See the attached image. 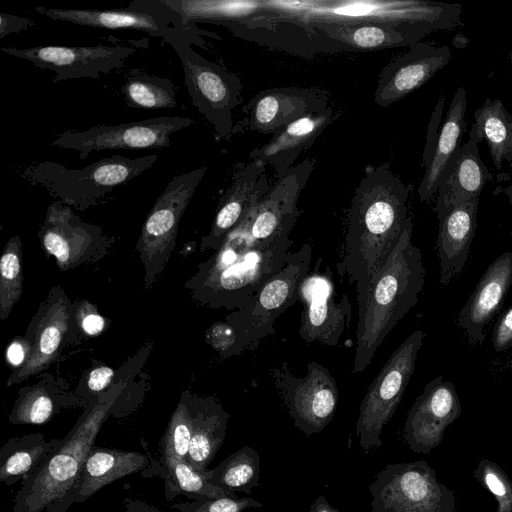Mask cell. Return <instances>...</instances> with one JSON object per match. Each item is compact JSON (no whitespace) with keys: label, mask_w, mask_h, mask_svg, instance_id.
<instances>
[{"label":"cell","mask_w":512,"mask_h":512,"mask_svg":"<svg viewBox=\"0 0 512 512\" xmlns=\"http://www.w3.org/2000/svg\"><path fill=\"white\" fill-rule=\"evenodd\" d=\"M467 109L466 89L459 87L455 92L445 119L441 124L443 108L436 106L428 126L427 140L423 153L425 172L418 188L422 202L429 201L437 193L440 176L462 143Z\"/></svg>","instance_id":"44dd1931"},{"label":"cell","mask_w":512,"mask_h":512,"mask_svg":"<svg viewBox=\"0 0 512 512\" xmlns=\"http://www.w3.org/2000/svg\"><path fill=\"white\" fill-rule=\"evenodd\" d=\"M492 344L497 352L512 347V306L509 307L493 329Z\"/></svg>","instance_id":"ee69618b"},{"label":"cell","mask_w":512,"mask_h":512,"mask_svg":"<svg viewBox=\"0 0 512 512\" xmlns=\"http://www.w3.org/2000/svg\"><path fill=\"white\" fill-rule=\"evenodd\" d=\"M157 158V155L136 159L113 155L82 169H69L46 160L25 166L19 174L57 201L83 211L102 202L116 188L149 169Z\"/></svg>","instance_id":"5b68a950"},{"label":"cell","mask_w":512,"mask_h":512,"mask_svg":"<svg viewBox=\"0 0 512 512\" xmlns=\"http://www.w3.org/2000/svg\"><path fill=\"white\" fill-rule=\"evenodd\" d=\"M479 200L475 197L438 220L437 252L443 286L458 276L466 264L477 226Z\"/></svg>","instance_id":"83f0119b"},{"label":"cell","mask_w":512,"mask_h":512,"mask_svg":"<svg viewBox=\"0 0 512 512\" xmlns=\"http://www.w3.org/2000/svg\"><path fill=\"white\" fill-rule=\"evenodd\" d=\"M196 26L164 39L178 55L192 104L214 127L218 140L228 139L233 130V109L240 104L243 86L237 74L198 54L192 43L202 44Z\"/></svg>","instance_id":"8992f818"},{"label":"cell","mask_w":512,"mask_h":512,"mask_svg":"<svg viewBox=\"0 0 512 512\" xmlns=\"http://www.w3.org/2000/svg\"><path fill=\"white\" fill-rule=\"evenodd\" d=\"M474 119L469 139L477 144L486 142L496 169H502L505 161L512 166V113L501 100L486 98Z\"/></svg>","instance_id":"d6a6232c"},{"label":"cell","mask_w":512,"mask_h":512,"mask_svg":"<svg viewBox=\"0 0 512 512\" xmlns=\"http://www.w3.org/2000/svg\"><path fill=\"white\" fill-rule=\"evenodd\" d=\"M473 477L494 496L496 512H512V482L498 464L488 459L480 460Z\"/></svg>","instance_id":"60d3db41"},{"label":"cell","mask_w":512,"mask_h":512,"mask_svg":"<svg viewBox=\"0 0 512 512\" xmlns=\"http://www.w3.org/2000/svg\"><path fill=\"white\" fill-rule=\"evenodd\" d=\"M2 52L25 59L41 69L55 73L53 83L78 78L98 79L114 69L135 52L126 46H38L31 48H1Z\"/></svg>","instance_id":"9a60e30c"},{"label":"cell","mask_w":512,"mask_h":512,"mask_svg":"<svg viewBox=\"0 0 512 512\" xmlns=\"http://www.w3.org/2000/svg\"><path fill=\"white\" fill-rule=\"evenodd\" d=\"M229 418L215 398L192 395L193 430L187 461L204 476L224 442Z\"/></svg>","instance_id":"4dcf8cb0"},{"label":"cell","mask_w":512,"mask_h":512,"mask_svg":"<svg viewBox=\"0 0 512 512\" xmlns=\"http://www.w3.org/2000/svg\"><path fill=\"white\" fill-rule=\"evenodd\" d=\"M121 92L126 105L134 109H168L177 104L171 80L137 70L127 75Z\"/></svg>","instance_id":"8d00e7d4"},{"label":"cell","mask_w":512,"mask_h":512,"mask_svg":"<svg viewBox=\"0 0 512 512\" xmlns=\"http://www.w3.org/2000/svg\"><path fill=\"white\" fill-rule=\"evenodd\" d=\"M412 219L392 253L356 292L358 322L353 372L361 373L396 324L417 304L425 283L421 250L412 243Z\"/></svg>","instance_id":"3957f363"},{"label":"cell","mask_w":512,"mask_h":512,"mask_svg":"<svg viewBox=\"0 0 512 512\" xmlns=\"http://www.w3.org/2000/svg\"><path fill=\"white\" fill-rule=\"evenodd\" d=\"M162 3L181 17L185 28L198 22L226 27L262 17L266 12L265 1L162 0Z\"/></svg>","instance_id":"1f68e13d"},{"label":"cell","mask_w":512,"mask_h":512,"mask_svg":"<svg viewBox=\"0 0 512 512\" xmlns=\"http://www.w3.org/2000/svg\"><path fill=\"white\" fill-rule=\"evenodd\" d=\"M226 28L241 39L306 58L319 53L350 51L343 43L330 39L294 19L277 20L265 14L245 23L227 25Z\"/></svg>","instance_id":"7402d4cb"},{"label":"cell","mask_w":512,"mask_h":512,"mask_svg":"<svg viewBox=\"0 0 512 512\" xmlns=\"http://www.w3.org/2000/svg\"><path fill=\"white\" fill-rule=\"evenodd\" d=\"M266 164L252 160L234 173L231 185L219 198L209 233L202 238V250L215 251L225 236L239 225L253 207L269 192Z\"/></svg>","instance_id":"603a6c76"},{"label":"cell","mask_w":512,"mask_h":512,"mask_svg":"<svg viewBox=\"0 0 512 512\" xmlns=\"http://www.w3.org/2000/svg\"><path fill=\"white\" fill-rule=\"evenodd\" d=\"M511 285L512 253L504 252L488 266L458 314L457 323L470 343L482 344L484 328L502 307Z\"/></svg>","instance_id":"d4e9b609"},{"label":"cell","mask_w":512,"mask_h":512,"mask_svg":"<svg viewBox=\"0 0 512 512\" xmlns=\"http://www.w3.org/2000/svg\"><path fill=\"white\" fill-rule=\"evenodd\" d=\"M69 320L67 298L62 293L52 294L41 309L32 347L25 364L18 368L7 381V386L26 380L46 369L56 358Z\"/></svg>","instance_id":"f546056e"},{"label":"cell","mask_w":512,"mask_h":512,"mask_svg":"<svg viewBox=\"0 0 512 512\" xmlns=\"http://www.w3.org/2000/svg\"><path fill=\"white\" fill-rule=\"evenodd\" d=\"M269 375L298 428L306 436L319 433L331 422L339 391L329 370L318 362L307 365L304 377L295 376L286 362L272 367Z\"/></svg>","instance_id":"8fae6325"},{"label":"cell","mask_w":512,"mask_h":512,"mask_svg":"<svg viewBox=\"0 0 512 512\" xmlns=\"http://www.w3.org/2000/svg\"><path fill=\"white\" fill-rule=\"evenodd\" d=\"M205 477L224 490L251 495L252 489L260 486V455L254 448L244 446L209 469Z\"/></svg>","instance_id":"d590c367"},{"label":"cell","mask_w":512,"mask_h":512,"mask_svg":"<svg viewBox=\"0 0 512 512\" xmlns=\"http://www.w3.org/2000/svg\"><path fill=\"white\" fill-rule=\"evenodd\" d=\"M55 408V401L47 390L34 386L20 393L8 420L12 424L41 425L51 419Z\"/></svg>","instance_id":"ab89813d"},{"label":"cell","mask_w":512,"mask_h":512,"mask_svg":"<svg viewBox=\"0 0 512 512\" xmlns=\"http://www.w3.org/2000/svg\"><path fill=\"white\" fill-rule=\"evenodd\" d=\"M162 463L167 500H172L177 495L186 496L189 500L219 497L238 498L235 492L224 490L210 483L187 459L162 455Z\"/></svg>","instance_id":"e575fe53"},{"label":"cell","mask_w":512,"mask_h":512,"mask_svg":"<svg viewBox=\"0 0 512 512\" xmlns=\"http://www.w3.org/2000/svg\"><path fill=\"white\" fill-rule=\"evenodd\" d=\"M193 119L161 116L119 125H100L83 131L68 130L52 146L75 150L84 160L93 151L160 149L171 145L170 136L190 126Z\"/></svg>","instance_id":"7c38bea8"},{"label":"cell","mask_w":512,"mask_h":512,"mask_svg":"<svg viewBox=\"0 0 512 512\" xmlns=\"http://www.w3.org/2000/svg\"><path fill=\"white\" fill-rule=\"evenodd\" d=\"M424 336L420 330L410 334L391 354L364 395L356 421V435L365 453L382 446L383 428L404 395Z\"/></svg>","instance_id":"9c48e42d"},{"label":"cell","mask_w":512,"mask_h":512,"mask_svg":"<svg viewBox=\"0 0 512 512\" xmlns=\"http://www.w3.org/2000/svg\"><path fill=\"white\" fill-rule=\"evenodd\" d=\"M33 25V21L28 18L2 12L0 14V38H4L11 33H18Z\"/></svg>","instance_id":"7dc6e473"},{"label":"cell","mask_w":512,"mask_h":512,"mask_svg":"<svg viewBox=\"0 0 512 512\" xmlns=\"http://www.w3.org/2000/svg\"><path fill=\"white\" fill-rule=\"evenodd\" d=\"M314 168L311 158L293 166L247 214L244 220L254 244L289 236L301 214L298 199Z\"/></svg>","instance_id":"2e32d148"},{"label":"cell","mask_w":512,"mask_h":512,"mask_svg":"<svg viewBox=\"0 0 512 512\" xmlns=\"http://www.w3.org/2000/svg\"><path fill=\"white\" fill-rule=\"evenodd\" d=\"M503 192L505 195H507V197L509 198V203L512 205V184L505 187L503 189Z\"/></svg>","instance_id":"f907efd6"},{"label":"cell","mask_w":512,"mask_h":512,"mask_svg":"<svg viewBox=\"0 0 512 512\" xmlns=\"http://www.w3.org/2000/svg\"><path fill=\"white\" fill-rule=\"evenodd\" d=\"M44 250L54 256L61 270L88 261L96 248H103L106 237L102 230L84 222L72 209L59 202L51 203L39 231Z\"/></svg>","instance_id":"ac0fdd59"},{"label":"cell","mask_w":512,"mask_h":512,"mask_svg":"<svg viewBox=\"0 0 512 512\" xmlns=\"http://www.w3.org/2000/svg\"><path fill=\"white\" fill-rule=\"evenodd\" d=\"M300 23L343 43L350 51L411 46L434 31L425 25L388 21L314 20Z\"/></svg>","instance_id":"cb8c5ba5"},{"label":"cell","mask_w":512,"mask_h":512,"mask_svg":"<svg viewBox=\"0 0 512 512\" xmlns=\"http://www.w3.org/2000/svg\"><path fill=\"white\" fill-rule=\"evenodd\" d=\"M333 107L301 117L272 135L270 141L254 148L249 157L269 164L277 179L293 167L298 156L312 146L321 133L334 121Z\"/></svg>","instance_id":"4316f807"},{"label":"cell","mask_w":512,"mask_h":512,"mask_svg":"<svg viewBox=\"0 0 512 512\" xmlns=\"http://www.w3.org/2000/svg\"><path fill=\"white\" fill-rule=\"evenodd\" d=\"M462 412L455 385L438 376L428 382L411 406L403 428V439L415 453L428 454L438 446L447 427Z\"/></svg>","instance_id":"e0dca14e"},{"label":"cell","mask_w":512,"mask_h":512,"mask_svg":"<svg viewBox=\"0 0 512 512\" xmlns=\"http://www.w3.org/2000/svg\"><path fill=\"white\" fill-rule=\"evenodd\" d=\"M192 430V395L183 394L160 441L163 455L187 459Z\"/></svg>","instance_id":"f35d334b"},{"label":"cell","mask_w":512,"mask_h":512,"mask_svg":"<svg viewBox=\"0 0 512 512\" xmlns=\"http://www.w3.org/2000/svg\"><path fill=\"white\" fill-rule=\"evenodd\" d=\"M126 508L125 512H161L154 506L138 500L129 501Z\"/></svg>","instance_id":"681fc988"},{"label":"cell","mask_w":512,"mask_h":512,"mask_svg":"<svg viewBox=\"0 0 512 512\" xmlns=\"http://www.w3.org/2000/svg\"><path fill=\"white\" fill-rule=\"evenodd\" d=\"M35 10L52 19L73 24L106 28L133 29L163 40L180 30L188 29L181 17L162 3V0H134L127 8L112 10L46 8Z\"/></svg>","instance_id":"5bb4252c"},{"label":"cell","mask_w":512,"mask_h":512,"mask_svg":"<svg viewBox=\"0 0 512 512\" xmlns=\"http://www.w3.org/2000/svg\"><path fill=\"white\" fill-rule=\"evenodd\" d=\"M149 458L135 451L93 446L74 488L73 503H83L104 486L127 475L143 472Z\"/></svg>","instance_id":"f1b7e54d"},{"label":"cell","mask_w":512,"mask_h":512,"mask_svg":"<svg viewBox=\"0 0 512 512\" xmlns=\"http://www.w3.org/2000/svg\"><path fill=\"white\" fill-rule=\"evenodd\" d=\"M452 59L448 46L418 42L388 63L381 71L374 95L375 103L388 107L427 83Z\"/></svg>","instance_id":"ffe728a7"},{"label":"cell","mask_w":512,"mask_h":512,"mask_svg":"<svg viewBox=\"0 0 512 512\" xmlns=\"http://www.w3.org/2000/svg\"><path fill=\"white\" fill-rule=\"evenodd\" d=\"M21 240L11 237L0 259V319L5 320L22 294Z\"/></svg>","instance_id":"74e56055"},{"label":"cell","mask_w":512,"mask_h":512,"mask_svg":"<svg viewBox=\"0 0 512 512\" xmlns=\"http://www.w3.org/2000/svg\"><path fill=\"white\" fill-rule=\"evenodd\" d=\"M511 374H512V361H511Z\"/></svg>","instance_id":"f5cc1de1"},{"label":"cell","mask_w":512,"mask_h":512,"mask_svg":"<svg viewBox=\"0 0 512 512\" xmlns=\"http://www.w3.org/2000/svg\"><path fill=\"white\" fill-rule=\"evenodd\" d=\"M202 166L175 176L147 215L136 245L145 270V290L163 271L176 245L179 221L206 173Z\"/></svg>","instance_id":"30bf717a"},{"label":"cell","mask_w":512,"mask_h":512,"mask_svg":"<svg viewBox=\"0 0 512 512\" xmlns=\"http://www.w3.org/2000/svg\"><path fill=\"white\" fill-rule=\"evenodd\" d=\"M328 101V93L320 89L268 88L252 97L243 108L247 114V129L273 135L301 117L327 109Z\"/></svg>","instance_id":"d6986e66"},{"label":"cell","mask_w":512,"mask_h":512,"mask_svg":"<svg viewBox=\"0 0 512 512\" xmlns=\"http://www.w3.org/2000/svg\"><path fill=\"white\" fill-rule=\"evenodd\" d=\"M76 320L82 331L89 336L98 335L105 327L104 318L94 306L87 302H84L81 308L77 310Z\"/></svg>","instance_id":"7bdbcfd3"},{"label":"cell","mask_w":512,"mask_h":512,"mask_svg":"<svg viewBox=\"0 0 512 512\" xmlns=\"http://www.w3.org/2000/svg\"><path fill=\"white\" fill-rule=\"evenodd\" d=\"M263 504L253 497L198 498L171 506L180 512H242L247 508H260Z\"/></svg>","instance_id":"b9f144b4"},{"label":"cell","mask_w":512,"mask_h":512,"mask_svg":"<svg viewBox=\"0 0 512 512\" xmlns=\"http://www.w3.org/2000/svg\"><path fill=\"white\" fill-rule=\"evenodd\" d=\"M312 247L305 243L293 252L285 266L269 279L244 308L227 315L236 343V355L258 347L276 333V319L299 301V287L309 273Z\"/></svg>","instance_id":"52a82bcc"},{"label":"cell","mask_w":512,"mask_h":512,"mask_svg":"<svg viewBox=\"0 0 512 512\" xmlns=\"http://www.w3.org/2000/svg\"><path fill=\"white\" fill-rule=\"evenodd\" d=\"M409 194L389 163L366 167L351 199L343 256L336 265L356 292L383 267L412 219Z\"/></svg>","instance_id":"6da1fadb"},{"label":"cell","mask_w":512,"mask_h":512,"mask_svg":"<svg viewBox=\"0 0 512 512\" xmlns=\"http://www.w3.org/2000/svg\"><path fill=\"white\" fill-rule=\"evenodd\" d=\"M321 259L299 287V335L307 343L319 342L336 346L352 319V305L346 294L336 301L333 274L330 267L320 270Z\"/></svg>","instance_id":"4fadbf2b"},{"label":"cell","mask_w":512,"mask_h":512,"mask_svg":"<svg viewBox=\"0 0 512 512\" xmlns=\"http://www.w3.org/2000/svg\"><path fill=\"white\" fill-rule=\"evenodd\" d=\"M309 512H340L331 506L324 496L317 497L311 504Z\"/></svg>","instance_id":"c3c4849f"},{"label":"cell","mask_w":512,"mask_h":512,"mask_svg":"<svg viewBox=\"0 0 512 512\" xmlns=\"http://www.w3.org/2000/svg\"><path fill=\"white\" fill-rule=\"evenodd\" d=\"M32 347V341L16 338L6 351L7 362L13 367H22L27 361Z\"/></svg>","instance_id":"f6af8a7d"},{"label":"cell","mask_w":512,"mask_h":512,"mask_svg":"<svg viewBox=\"0 0 512 512\" xmlns=\"http://www.w3.org/2000/svg\"><path fill=\"white\" fill-rule=\"evenodd\" d=\"M508 59H509L511 70H512V51L508 54Z\"/></svg>","instance_id":"816d5d0a"},{"label":"cell","mask_w":512,"mask_h":512,"mask_svg":"<svg viewBox=\"0 0 512 512\" xmlns=\"http://www.w3.org/2000/svg\"><path fill=\"white\" fill-rule=\"evenodd\" d=\"M372 512H456V495L423 460L386 465L369 485Z\"/></svg>","instance_id":"ba28073f"},{"label":"cell","mask_w":512,"mask_h":512,"mask_svg":"<svg viewBox=\"0 0 512 512\" xmlns=\"http://www.w3.org/2000/svg\"><path fill=\"white\" fill-rule=\"evenodd\" d=\"M291 244L289 236L253 244L241 222L200 264L185 288L194 301L205 307L240 310L285 266L293 253Z\"/></svg>","instance_id":"7a4b0ae2"},{"label":"cell","mask_w":512,"mask_h":512,"mask_svg":"<svg viewBox=\"0 0 512 512\" xmlns=\"http://www.w3.org/2000/svg\"><path fill=\"white\" fill-rule=\"evenodd\" d=\"M492 179L480 157L478 144L471 139L462 143L439 179L434 207L438 220L451 209L480 197L485 184Z\"/></svg>","instance_id":"484cf974"},{"label":"cell","mask_w":512,"mask_h":512,"mask_svg":"<svg viewBox=\"0 0 512 512\" xmlns=\"http://www.w3.org/2000/svg\"><path fill=\"white\" fill-rule=\"evenodd\" d=\"M61 443L40 433L9 439L0 450V481L10 486L26 480Z\"/></svg>","instance_id":"836d02e7"},{"label":"cell","mask_w":512,"mask_h":512,"mask_svg":"<svg viewBox=\"0 0 512 512\" xmlns=\"http://www.w3.org/2000/svg\"><path fill=\"white\" fill-rule=\"evenodd\" d=\"M114 377V370L107 366L92 369L88 375L87 385L91 392L99 393L107 388Z\"/></svg>","instance_id":"bcb514c9"},{"label":"cell","mask_w":512,"mask_h":512,"mask_svg":"<svg viewBox=\"0 0 512 512\" xmlns=\"http://www.w3.org/2000/svg\"><path fill=\"white\" fill-rule=\"evenodd\" d=\"M118 381L78 419L62 443L26 480L14 497L13 512H66L88 452L123 388Z\"/></svg>","instance_id":"277c9868"}]
</instances>
